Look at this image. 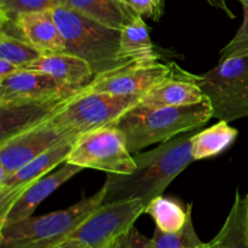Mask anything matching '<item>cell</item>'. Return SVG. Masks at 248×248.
Instances as JSON below:
<instances>
[{
    "label": "cell",
    "instance_id": "cell-15",
    "mask_svg": "<svg viewBox=\"0 0 248 248\" xmlns=\"http://www.w3.org/2000/svg\"><path fill=\"white\" fill-rule=\"evenodd\" d=\"M79 92L46 101L0 106V143L51 119Z\"/></svg>",
    "mask_w": 248,
    "mask_h": 248
},
{
    "label": "cell",
    "instance_id": "cell-16",
    "mask_svg": "<svg viewBox=\"0 0 248 248\" xmlns=\"http://www.w3.org/2000/svg\"><path fill=\"white\" fill-rule=\"evenodd\" d=\"M82 170H84L82 167L77 166V165L64 162L60 170L47 174L40 181L34 183L17 199L16 202L9 208V211L2 217H0V227L31 217L34 211L44 200L55 193L65 182L80 173Z\"/></svg>",
    "mask_w": 248,
    "mask_h": 248
},
{
    "label": "cell",
    "instance_id": "cell-19",
    "mask_svg": "<svg viewBox=\"0 0 248 248\" xmlns=\"http://www.w3.org/2000/svg\"><path fill=\"white\" fill-rule=\"evenodd\" d=\"M63 6L120 31L138 15L121 0H64Z\"/></svg>",
    "mask_w": 248,
    "mask_h": 248
},
{
    "label": "cell",
    "instance_id": "cell-18",
    "mask_svg": "<svg viewBox=\"0 0 248 248\" xmlns=\"http://www.w3.org/2000/svg\"><path fill=\"white\" fill-rule=\"evenodd\" d=\"M208 248H248V194L235 193L232 210Z\"/></svg>",
    "mask_w": 248,
    "mask_h": 248
},
{
    "label": "cell",
    "instance_id": "cell-4",
    "mask_svg": "<svg viewBox=\"0 0 248 248\" xmlns=\"http://www.w3.org/2000/svg\"><path fill=\"white\" fill-rule=\"evenodd\" d=\"M106 188L65 210L0 227V248H52L72 234L89 216L103 205Z\"/></svg>",
    "mask_w": 248,
    "mask_h": 248
},
{
    "label": "cell",
    "instance_id": "cell-31",
    "mask_svg": "<svg viewBox=\"0 0 248 248\" xmlns=\"http://www.w3.org/2000/svg\"><path fill=\"white\" fill-rule=\"evenodd\" d=\"M201 248H208V247H207V244H205V245H203V246L201 247Z\"/></svg>",
    "mask_w": 248,
    "mask_h": 248
},
{
    "label": "cell",
    "instance_id": "cell-7",
    "mask_svg": "<svg viewBox=\"0 0 248 248\" xmlns=\"http://www.w3.org/2000/svg\"><path fill=\"white\" fill-rule=\"evenodd\" d=\"M140 96H116L84 89L50 119L57 125L82 136L111 126L130 109Z\"/></svg>",
    "mask_w": 248,
    "mask_h": 248
},
{
    "label": "cell",
    "instance_id": "cell-25",
    "mask_svg": "<svg viewBox=\"0 0 248 248\" xmlns=\"http://www.w3.org/2000/svg\"><path fill=\"white\" fill-rule=\"evenodd\" d=\"M64 0H0V16H17L63 6Z\"/></svg>",
    "mask_w": 248,
    "mask_h": 248
},
{
    "label": "cell",
    "instance_id": "cell-24",
    "mask_svg": "<svg viewBox=\"0 0 248 248\" xmlns=\"http://www.w3.org/2000/svg\"><path fill=\"white\" fill-rule=\"evenodd\" d=\"M41 55L40 51L27 41L0 31V58H5L23 69Z\"/></svg>",
    "mask_w": 248,
    "mask_h": 248
},
{
    "label": "cell",
    "instance_id": "cell-27",
    "mask_svg": "<svg viewBox=\"0 0 248 248\" xmlns=\"http://www.w3.org/2000/svg\"><path fill=\"white\" fill-rule=\"evenodd\" d=\"M121 1L144 18L159 21L164 15L165 0H121Z\"/></svg>",
    "mask_w": 248,
    "mask_h": 248
},
{
    "label": "cell",
    "instance_id": "cell-23",
    "mask_svg": "<svg viewBox=\"0 0 248 248\" xmlns=\"http://www.w3.org/2000/svg\"><path fill=\"white\" fill-rule=\"evenodd\" d=\"M193 211V210H191ZM191 211L188 216L186 223L179 232H164L155 228L153 234L152 246L153 248H201L203 242L199 239L193 223Z\"/></svg>",
    "mask_w": 248,
    "mask_h": 248
},
{
    "label": "cell",
    "instance_id": "cell-20",
    "mask_svg": "<svg viewBox=\"0 0 248 248\" xmlns=\"http://www.w3.org/2000/svg\"><path fill=\"white\" fill-rule=\"evenodd\" d=\"M120 55L128 62L150 63L159 61L160 55L150 39L149 28L140 15L121 29Z\"/></svg>",
    "mask_w": 248,
    "mask_h": 248
},
{
    "label": "cell",
    "instance_id": "cell-5",
    "mask_svg": "<svg viewBox=\"0 0 248 248\" xmlns=\"http://www.w3.org/2000/svg\"><path fill=\"white\" fill-rule=\"evenodd\" d=\"M198 84L213 118L227 123L248 118V55L220 60L213 69L198 75Z\"/></svg>",
    "mask_w": 248,
    "mask_h": 248
},
{
    "label": "cell",
    "instance_id": "cell-17",
    "mask_svg": "<svg viewBox=\"0 0 248 248\" xmlns=\"http://www.w3.org/2000/svg\"><path fill=\"white\" fill-rule=\"evenodd\" d=\"M23 69L45 73L61 84L77 90L86 87L96 77L86 61L67 52L41 55Z\"/></svg>",
    "mask_w": 248,
    "mask_h": 248
},
{
    "label": "cell",
    "instance_id": "cell-9",
    "mask_svg": "<svg viewBox=\"0 0 248 248\" xmlns=\"http://www.w3.org/2000/svg\"><path fill=\"white\" fill-rule=\"evenodd\" d=\"M77 133L57 125L50 119L0 143V182L63 142H74Z\"/></svg>",
    "mask_w": 248,
    "mask_h": 248
},
{
    "label": "cell",
    "instance_id": "cell-12",
    "mask_svg": "<svg viewBox=\"0 0 248 248\" xmlns=\"http://www.w3.org/2000/svg\"><path fill=\"white\" fill-rule=\"evenodd\" d=\"M74 144L75 140L57 144L0 182V217L9 211L29 186L50 174V172L57 169L60 165L64 164Z\"/></svg>",
    "mask_w": 248,
    "mask_h": 248
},
{
    "label": "cell",
    "instance_id": "cell-21",
    "mask_svg": "<svg viewBox=\"0 0 248 248\" xmlns=\"http://www.w3.org/2000/svg\"><path fill=\"white\" fill-rule=\"evenodd\" d=\"M239 131L227 121L219 120L215 125L191 136V154L195 161L210 159L224 153L236 140Z\"/></svg>",
    "mask_w": 248,
    "mask_h": 248
},
{
    "label": "cell",
    "instance_id": "cell-28",
    "mask_svg": "<svg viewBox=\"0 0 248 248\" xmlns=\"http://www.w3.org/2000/svg\"><path fill=\"white\" fill-rule=\"evenodd\" d=\"M113 248H153L150 239L143 236L135 227L131 228Z\"/></svg>",
    "mask_w": 248,
    "mask_h": 248
},
{
    "label": "cell",
    "instance_id": "cell-10",
    "mask_svg": "<svg viewBox=\"0 0 248 248\" xmlns=\"http://www.w3.org/2000/svg\"><path fill=\"white\" fill-rule=\"evenodd\" d=\"M172 72L173 63L166 64L159 61L150 63L130 62L123 67L94 77L85 90L116 96L142 97L155 85L170 77Z\"/></svg>",
    "mask_w": 248,
    "mask_h": 248
},
{
    "label": "cell",
    "instance_id": "cell-26",
    "mask_svg": "<svg viewBox=\"0 0 248 248\" xmlns=\"http://www.w3.org/2000/svg\"><path fill=\"white\" fill-rule=\"evenodd\" d=\"M241 4L244 6V19L235 36L220 51V60L248 55V0H241Z\"/></svg>",
    "mask_w": 248,
    "mask_h": 248
},
{
    "label": "cell",
    "instance_id": "cell-3",
    "mask_svg": "<svg viewBox=\"0 0 248 248\" xmlns=\"http://www.w3.org/2000/svg\"><path fill=\"white\" fill-rule=\"evenodd\" d=\"M52 12L64 40V52L86 61L96 77L130 63L120 55V29L104 26L67 6H58Z\"/></svg>",
    "mask_w": 248,
    "mask_h": 248
},
{
    "label": "cell",
    "instance_id": "cell-6",
    "mask_svg": "<svg viewBox=\"0 0 248 248\" xmlns=\"http://www.w3.org/2000/svg\"><path fill=\"white\" fill-rule=\"evenodd\" d=\"M140 199L103 203L52 248H113L144 213Z\"/></svg>",
    "mask_w": 248,
    "mask_h": 248
},
{
    "label": "cell",
    "instance_id": "cell-11",
    "mask_svg": "<svg viewBox=\"0 0 248 248\" xmlns=\"http://www.w3.org/2000/svg\"><path fill=\"white\" fill-rule=\"evenodd\" d=\"M0 31L27 41L43 55L65 51L64 40L52 10L0 16Z\"/></svg>",
    "mask_w": 248,
    "mask_h": 248
},
{
    "label": "cell",
    "instance_id": "cell-30",
    "mask_svg": "<svg viewBox=\"0 0 248 248\" xmlns=\"http://www.w3.org/2000/svg\"><path fill=\"white\" fill-rule=\"evenodd\" d=\"M211 6L217 7V9L223 10L230 18H235V15L230 11V9L228 7V0H206ZM237 1L241 2V0H237Z\"/></svg>",
    "mask_w": 248,
    "mask_h": 248
},
{
    "label": "cell",
    "instance_id": "cell-29",
    "mask_svg": "<svg viewBox=\"0 0 248 248\" xmlns=\"http://www.w3.org/2000/svg\"><path fill=\"white\" fill-rule=\"evenodd\" d=\"M22 68L15 64V63L5 60V58H0V80H4L6 78L11 77V75H14L15 73H17Z\"/></svg>",
    "mask_w": 248,
    "mask_h": 248
},
{
    "label": "cell",
    "instance_id": "cell-1",
    "mask_svg": "<svg viewBox=\"0 0 248 248\" xmlns=\"http://www.w3.org/2000/svg\"><path fill=\"white\" fill-rule=\"evenodd\" d=\"M191 136L186 132L155 149L133 155L136 169L130 174H107L103 203L140 199L145 206L160 195L191 162Z\"/></svg>",
    "mask_w": 248,
    "mask_h": 248
},
{
    "label": "cell",
    "instance_id": "cell-14",
    "mask_svg": "<svg viewBox=\"0 0 248 248\" xmlns=\"http://www.w3.org/2000/svg\"><path fill=\"white\" fill-rule=\"evenodd\" d=\"M206 98L198 84V75L191 74L173 63L170 77L143 94L137 107H183L200 103Z\"/></svg>",
    "mask_w": 248,
    "mask_h": 248
},
{
    "label": "cell",
    "instance_id": "cell-8",
    "mask_svg": "<svg viewBox=\"0 0 248 248\" xmlns=\"http://www.w3.org/2000/svg\"><path fill=\"white\" fill-rule=\"evenodd\" d=\"M65 162L107 174H130L136 169L125 137L115 125L80 136Z\"/></svg>",
    "mask_w": 248,
    "mask_h": 248
},
{
    "label": "cell",
    "instance_id": "cell-2",
    "mask_svg": "<svg viewBox=\"0 0 248 248\" xmlns=\"http://www.w3.org/2000/svg\"><path fill=\"white\" fill-rule=\"evenodd\" d=\"M213 118L208 99L183 107H137L126 111L114 125L123 132L131 154L164 143L179 133L191 132Z\"/></svg>",
    "mask_w": 248,
    "mask_h": 248
},
{
    "label": "cell",
    "instance_id": "cell-13",
    "mask_svg": "<svg viewBox=\"0 0 248 248\" xmlns=\"http://www.w3.org/2000/svg\"><path fill=\"white\" fill-rule=\"evenodd\" d=\"M80 90L65 86L45 73L21 69L11 77L0 80V106L67 97Z\"/></svg>",
    "mask_w": 248,
    "mask_h": 248
},
{
    "label": "cell",
    "instance_id": "cell-22",
    "mask_svg": "<svg viewBox=\"0 0 248 248\" xmlns=\"http://www.w3.org/2000/svg\"><path fill=\"white\" fill-rule=\"evenodd\" d=\"M191 210L193 203H188L186 207L178 199L160 195L145 206L144 213L153 218L159 230L176 232L184 227Z\"/></svg>",
    "mask_w": 248,
    "mask_h": 248
}]
</instances>
